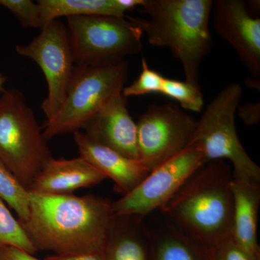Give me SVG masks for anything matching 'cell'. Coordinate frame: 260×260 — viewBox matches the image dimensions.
<instances>
[{
  "mask_svg": "<svg viewBox=\"0 0 260 260\" xmlns=\"http://www.w3.org/2000/svg\"><path fill=\"white\" fill-rule=\"evenodd\" d=\"M28 218L20 223L37 251L56 255L102 252L114 215L112 203L94 194L29 191Z\"/></svg>",
  "mask_w": 260,
  "mask_h": 260,
  "instance_id": "obj_1",
  "label": "cell"
},
{
  "mask_svg": "<svg viewBox=\"0 0 260 260\" xmlns=\"http://www.w3.org/2000/svg\"><path fill=\"white\" fill-rule=\"evenodd\" d=\"M232 182L224 160L206 162L160 210L179 230L213 249L232 238Z\"/></svg>",
  "mask_w": 260,
  "mask_h": 260,
  "instance_id": "obj_2",
  "label": "cell"
},
{
  "mask_svg": "<svg viewBox=\"0 0 260 260\" xmlns=\"http://www.w3.org/2000/svg\"><path fill=\"white\" fill-rule=\"evenodd\" d=\"M212 0H143L148 19L126 15L145 32L150 45L168 47L181 61L185 81L200 88L202 61L211 49L210 31Z\"/></svg>",
  "mask_w": 260,
  "mask_h": 260,
  "instance_id": "obj_3",
  "label": "cell"
},
{
  "mask_svg": "<svg viewBox=\"0 0 260 260\" xmlns=\"http://www.w3.org/2000/svg\"><path fill=\"white\" fill-rule=\"evenodd\" d=\"M42 127L23 94L15 88L0 93V160L25 189L52 157Z\"/></svg>",
  "mask_w": 260,
  "mask_h": 260,
  "instance_id": "obj_4",
  "label": "cell"
},
{
  "mask_svg": "<svg viewBox=\"0 0 260 260\" xmlns=\"http://www.w3.org/2000/svg\"><path fill=\"white\" fill-rule=\"evenodd\" d=\"M243 90L238 83L228 85L211 102L199 121L191 143H194L206 162H232V177L260 182V168L249 156L237 135L235 114Z\"/></svg>",
  "mask_w": 260,
  "mask_h": 260,
  "instance_id": "obj_5",
  "label": "cell"
},
{
  "mask_svg": "<svg viewBox=\"0 0 260 260\" xmlns=\"http://www.w3.org/2000/svg\"><path fill=\"white\" fill-rule=\"evenodd\" d=\"M128 64L102 67L75 65L66 97L59 112L46 121L47 140L80 131L89 119L114 95L122 91L127 80Z\"/></svg>",
  "mask_w": 260,
  "mask_h": 260,
  "instance_id": "obj_6",
  "label": "cell"
},
{
  "mask_svg": "<svg viewBox=\"0 0 260 260\" xmlns=\"http://www.w3.org/2000/svg\"><path fill=\"white\" fill-rule=\"evenodd\" d=\"M75 65L111 66L142 50L143 32L125 17L66 18Z\"/></svg>",
  "mask_w": 260,
  "mask_h": 260,
  "instance_id": "obj_7",
  "label": "cell"
},
{
  "mask_svg": "<svg viewBox=\"0 0 260 260\" xmlns=\"http://www.w3.org/2000/svg\"><path fill=\"white\" fill-rule=\"evenodd\" d=\"M194 143L149 173L133 190L112 203L114 215L144 218L161 209L191 174L206 164Z\"/></svg>",
  "mask_w": 260,
  "mask_h": 260,
  "instance_id": "obj_8",
  "label": "cell"
},
{
  "mask_svg": "<svg viewBox=\"0 0 260 260\" xmlns=\"http://www.w3.org/2000/svg\"><path fill=\"white\" fill-rule=\"evenodd\" d=\"M28 45H17L19 55L39 64L47 80L48 93L42 104L47 121L55 116L64 102L75 67L69 32L64 24L53 20Z\"/></svg>",
  "mask_w": 260,
  "mask_h": 260,
  "instance_id": "obj_9",
  "label": "cell"
},
{
  "mask_svg": "<svg viewBox=\"0 0 260 260\" xmlns=\"http://www.w3.org/2000/svg\"><path fill=\"white\" fill-rule=\"evenodd\" d=\"M136 124L139 160L150 172L191 144L197 121L176 104H153Z\"/></svg>",
  "mask_w": 260,
  "mask_h": 260,
  "instance_id": "obj_10",
  "label": "cell"
},
{
  "mask_svg": "<svg viewBox=\"0 0 260 260\" xmlns=\"http://www.w3.org/2000/svg\"><path fill=\"white\" fill-rule=\"evenodd\" d=\"M215 32L237 51L254 79H260V19L242 0L213 1Z\"/></svg>",
  "mask_w": 260,
  "mask_h": 260,
  "instance_id": "obj_11",
  "label": "cell"
},
{
  "mask_svg": "<svg viewBox=\"0 0 260 260\" xmlns=\"http://www.w3.org/2000/svg\"><path fill=\"white\" fill-rule=\"evenodd\" d=\"M121 92L94 114L83 129L89 139L128 158L139 160L137 124L126 107L127 98Z\"/></svg>",
  "mask_w": 260,
  "mask_h": 260,
  "instance_id": "obj_12",
  "label": "cell"
},
{
  "mask_svg": "<svg viewBox=\"0 0 260 260\" xmlns=\"http://www.w3.org/2000/svg\"><path fill=\"white\" fill-rule=\"evenodd\" d=\"M80 156L114 182L118 192L127 194L135 189L150 171L140 160L128 158L119 152L95 143L81 131L74 133Z\"/></svg>",
  "mask_w": 260,
  "mask_h": 260,
  "instance_id": "obj_13",
  "label": "cell"
},
{
  "mask_svg": "<svg viewBox=\"0 0 260 260\" xmlns=\"http://www.w3.org/2000/svg\"><path fill=\"white\" fill-rule=\"evenodd\" d=\"M107 177L79 157L51 158L32 181L29 191L48 194H72L81 188L100 184Z\"/></svg>",
  "mask_w": 260,
  "mask_h": 260,
  "instance_id": "obj_14",
  "label": "cell"
},
{
  "mask_svg": "<svg viewBox=\"0 0 260 260\" xmlns=\"http://www.w3.org/2000/svg\"><path fill=\"white\" fill-rule=\"evenodd\" d=\"M232 239L252 260H260L257 241L260 182L232 177Z\"/></svg>",
  "mask_w": 260,
  "mask_h": 260,
  "instance_id": "obj_15",
  "label": "cell"
},
{
  "mask_svg": "<svg viewBox=\"0 0 260 260\" xmlns=\"http://www.w3.org/2000/svg\"><path fill=\"white\" fill-rule=\"evenodd\" d=\"M102 253L104 260H150V230L143 218L114 215Z\"/></svg>",
  "mask_w": 260,
  "mask_h": 260,
  "instance_id": "obj_16",
  "label": "cell"
},
{
  "mask_svg": "<svg viewBox=\"0 0 260 260\" xmlns=\"http://www.w3.org/2000/svg\"><path fill=\"white\" fill-rule=\"evenodd\" d=\"M150 260H215L213 249L175 225L150 231Z\"/></svg>",
  "mask_w": 260,
  "mask_h": 260,
  "instance_id": "obj_17",
  "label": "cell"
},
{
  "mask_svg": "<svg viewBox=\"0 0 260 260\" xmlns=\"http://www.w3.org/2000/svg\"><path fill=\"white\" fill-rule=\"evenodd\" d=\"M41 29L61 17H125V10L119 0H39Z\"/></svg>",
  "mask_w": 260,
  "mask_h": 260,
  "instance_id": "obj_18",
  "label": "cell"
},
{
  "mask_svg": "<svg viewBox=\"0 0 260 260\" xmlns=\"http://www.w3.org/2000/svg\"><path fill=\"white\" fill-rule=\"evenodd\" d=\"M0 200L5 202L18 215L20 223L29 215V191L13 173L0 160Z\"/></svg>",
  "mask_w": 260,
  "mask_h": 260,
  "instance_id": "obj_19",
  "label": "cell"
},
{
  "mask_svg": "<svg viewBox=\"0 0 260 260\" xmlns=\"http://www.w3.org/2000/svg\"><path fill=\"white\" fill-rule=\"evenodd\" d=\"M5 246L18 248L32 255L37 251L27 237L22 224L0 200V249Z\"/></svg>",
  "mask_w": 260,
  "mask_h": 260,
  "instance_id": "obj_20",
  "label": "cell"
},
{
  "mask_svg": "<svg viewBox=\"0 0 260 260\" xmlns=\"http://www.w3.org/2000/svg\"><path fill=\"white\" fill-rule=\"evenodd\" d=\"M160 93L177 101L184 110L200 112L204 104L200 88L186 81L165 78Z\"/></svg>",
  "mask_w": 260,
  "mask_h": 260,
  "instance_id": "obj_21",
  "label": "cell"
},
{
  "mask_svg": "<svg viewBox=\"0 0 260 260\" xmlns=\"http://www.w3.org/2000/svg\"><path fill=\"white\" fill-rule=\"evenodd\" d=\"M164 78L158 72L150 69L148 61L143 58L141 73L138 79L129 86L124 87L121 93L126 98L160 93Z\"/></svg>",
  "mask_w": 260,
  "mask_h": 260,
  "instance_id": "obj_22",
  "label": "cell"
},
{
  "mask_svg": "<svg viewBox=\"0 0 260 260\" xmlns=\"http://www.w3.org/2000/svg\"><path fill=\"white\" fill-rule=\"evenodd\" d=\"M0 5L15 15L23 27L40 28V12L37 3L31 0H0Z\"/></svg>",
  "mask_w": 260,
  "mask_h": 260,
  "instance_id": "obj_23",
  "label": "cell"
},
{
  "mask_svg": "<svg viewBox=\"0 0 260 260\" xmlns=\"http://www.w3.org/2000/svg\"><path fill=\"white\" fill-rule=\"evenodd\" d=\"M213 252L215 260H252L232 238L214 248Z\"/></svg>",
  "mask_w": 260,
  "mask_h": 260,
  "instance_id": "obj_24",
  "label": "cell"
},
{
  "mask_svg": "<svg viewBox=\"0 0 260 260\" xmlns=\"http://www.w3.org/2000/svg\"><path fill=\"white\" fill-rule=\"evenodd\" d=\"M238 116L246 125H255L260 120V103H247L238 106Z\"/></svg>",
  "mask_w": 260,
  "mask_h": 260,
  "instance_id": "obj_25",
  "label": "cell"
},
{
  "mask_svg": "<svg viewBox=\"0 0 260 260\" xmlns=\"http://www.w3.org/2000/svg\"><path fill=\"white\" fill-rule=\"evenodd\" d=\"M0 260H39L26 251L13 247L5 246L0 249Z\"/></svg>",
  "mask_w": 260,
  "mask_h": 260,
  "instance_id": "obj_26",
  "label": "cell"
},
{
  "mask_svg": "<svg viewBox=\"0 0 260 260\" xmlns=\"http://www.w3.org/2000/svg\"><path fill=\"white\" fill-rule=\"evenodd\" d=\"M44 260H104L103 253L94 252L87 254H75V255H54L49 256Z\"/></svg>",
  "mask_w": 260,
  "mask_h": 260,
  "instance_id": "obj_27",
  "label": "cell"
},
{
  "mask_svg": "<svg viewBox=\"0 0 260 260\" xmlns=\"http://www.w3.org/2000/svg\"><path fill=\"white\" fill-rule=\"evenodd\" d=\"M249 82V83H250V85H249V87H251V88H255L256 90H259V80H256V79H246V82Z\"/></svg>",
  "mask_w": 260,
  "mask_h": 260,
  "instance_id": "obj_28",
  "label": "cell"
},
{
  "mask_svg": "<svg viewBox=\"0 0 260 260\" xmlns=\"http://www.w3.org/2000/svg\"><path fill=\"white\" fill-rule=\"evenodd\" d=\"M7 79H8V78H7L6 76L0 73V93H1L2 90L4 88V85L5 82L7 81Z\"/></svg>",
  "mask_w": 260,
  "mask_h": 260,
  "instance_id": "obj_29",
  "label": "cell"
}]
</instances>
